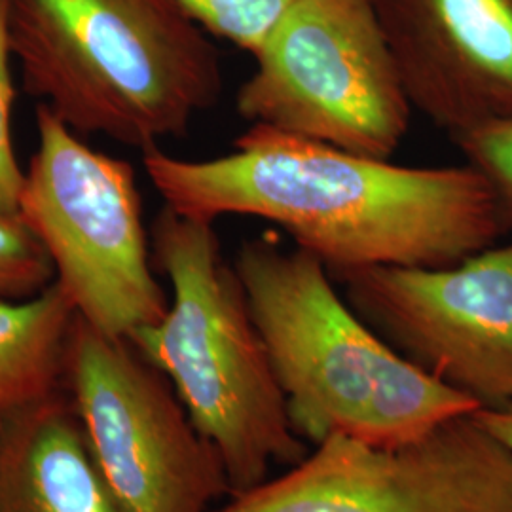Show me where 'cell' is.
<instances>
[{"instance_id": "cell-17", "label": "cell", "mask_w": 512, "mask_h": 512, "mask_svg": "<svg viewBox=\"0 0 512 512\" xmlns=\"http://www.w3.org/2000/svg\"><path fill=\"white\" fill-rule=\"evenodd\" d=\"M476 418L494 435L512 450V403L497 410H478Z\"/></svg>"}, {"instance_id": "cell-13", "label": "cell", "mask_w": 512, "mask_h": 512, "mask_svg": "<svg viewBox=\"0 0 512 512\" xmlns=\"http://www.w3.org/2000/svg\"><path fill=\"white\" fill-rule=\"evenodd\" d=\"M203 29L255 55L296 0H177Z\"/></svg>"}, {"instance_id": "cell-7", "label": "cell", "mask_w": 512, "mask_h": 512, "mask_svg": "<svg viewBox=\"0 0 512 512\" xmlns=\"http://www.w3.org/2000/svg\"><path fill=\"white\" fill-rule=\"evenodd\" d=\"M63 387L120 511L211 512L232 494L217 448L129 338L76 313Z\"/></svg>"}, {"instance_id": "cell-3", "label": "cell", "mask_w": 512, "mask_h": 512, "mask_svg": "<svg viewBox=\"0 0 512 512\" xmlns=\"http://www.w3.org/2000/svg\"><path fill=\"white\" fill-rule=\"evenodd\" d=\"M234 268L300 439L397 448L480 410L370 329L310 253L249 239Z\"/></svg>"}, {"instance_id": "cell-16", "label": "cell", "mask_w": 512, "mask_h": 512, "mask_svg": "<svg viewBox=\"0 0 512 512\" xmlns=\"http://www.w3.org/2000/svg\"><path fill=\"white\" fill-rule=\"evenodd\" d=\"M8 0H0V213H19L25 171L19 167L12 141L14 84L10 73Z\"/></svg>"}, {"instance_id": "cell-2", "label": "cell", "mask_w": 512, "mask_h": 512, "mask_svg": "<svg viewBox=\"0 0 512 512\" xmlns=\"http://www.w3.org/2000/svg\"><path fill=\"white\" fill-rule=\"evenodd\" d=\"M177 0H8L23 90L76 135L158 147L222 92L217 46Z\"/></svg>"}, {"instance_id": "cell-12", "label": "cell", "mask_w": 512, "mask_h": 512, "mask_svg": "<svg viewBox=\"0 0 512 512\" xmlns=\"http://www.w3.org/2000/svg\"><path fill=\"white\" fill-rule=\"evenodd\" d=\"M76 308L54 281L19 302L0 300V416L61 393Z\"/></svg>"}, {"instance_id": "cell-11", "label": "cell", "mask_w": 512, "mask_h": 512, "mask_svg": "<svg viewBox=\"0 0 512 512\" xmlns=\"http://www.w3.org/2000/svg\"><path fill=\"white\" fill-rule=\"evenodd\" d=\"M0 512H122L65 389L0 416Z\"/></svg>"}, {"instance_id": "cell-10", "label": "cell", "mask_w": 512, "mask_h": 512, "mask_svg": "<svg viewBox=\"0 0 512 512\" xmlns=\"http://www.w3.org/2000/svg\"><path fill=\"white\" fill-rule=\"evenodd\" d=\"M404 90L452 139L512 122V0H374Z\"/></svg>"}, {"instance_id": "cell-5", "label": "cell", "mask_w": 512, "mask_h": 512, "mask_svg": "<svg viewBox=\"0 0 512 512\" xmlns=\"http://www.w3.org/2000/svg\"><path fill=\"white\" fill-rule=\"evenodd\" d=\"M253 59L243 120L380 160L401 147L414 109L374 0H296Z\"/></svg>"}, {"instance_id": "cell-6", "label": "cell", "mask_w": 512, "mask_h": 512, "mask_svg": "<svg viewBox=\"0 0 512 512\" xmlns=\"http://www.w3.org/2000/svg\"><path fill=\"white\" fill-rule=\"evenodd\" d=\"M19 215L52 258L55 281L95 329L129 338L156 325L169 298L152 274L133 167L84 145L44 103Z\"/></svg>"}, {"instance_id": "cell-8", "label": "cell", "mask_w": 512, "mask_h": 512, "mask_svg": "<svg viewBox=\"0 0 512 512\" xmlns=\"http://www.w3.org/2000/svg\"><path fill=\"white\" fill-rule=\"evenodd\" d=\"M211 512H512V450L476 414L397 448L334 437Z\"/></svg>"}, {"instance_id": "cell-14", "label": "cell", "mask_w": 512, "mask_h": 512, "mask_svg": "<svg viewBox=\"0 0 512 512\" xmlns=\"http://www.w3.org/2000/svg\"><path fill=\"white\" fill-rule=\"evenodd\" d=\"M54 281L52 258L21 215L0 213V300H29Z\"/></svg>"}, {"instance_id": "cell-4", "label": "cell", "mask_w": 512, "mask_h": 512, "mask_svg": "<svg viewBox=\"0 0 512 512\" xmlns=\"http://www.w3.org/2000/svg\"><path fill=\"white\" fill-rule=\"evenodd\" d=\"M152 251L171 285L169 308L129 340L217 448L232 494L251 490L274 463L293 467L310 452L294 431L241 279L213 224L169 207L152 224Z\"/></svg>"}, {"instance_id": "cell-9", "label": "cell", "mask_w": 512, "mask_h": 512, "mask_svg": "<svg viewBox=\"0 0 512 512\" xmlns=\"http://www.w3.org/2000/svg\"><path fill=\"white\" fill-rule=\"evenodd\" d=\"M370 329L480 410L512 403V239L444 268L330 274Z\"/></svg>"}, {"instance_id": "cell-1", "label": "cell", "mask_w": 512, "mask_h": 512, "mask_svg": "<svg viewBox=\"0 0 512 512\" xmlns=\"http://www.w3.org/2000/svg\"><path fill=\"white\" fill-rule=\"evenodd\" d=\"M143 167L175 213L211 224L226 215L268 220L330 274L444 268L511 232L475 165L391 164L260 124L230 154L183 160L152 147Z\"/></svg>"}, {"instance_id": "cell-15", "label": "cell", "mask_w": 512, "mask_h": 512, "mask_svg": "<svg viewBox=\"0 0 512 512\" xmlns=\"http://www.w3.org/2000/svg\"><path fill=\"white\" fill-rule=\"evenodd\" d=\"M454 143L467 164L475 165L492 183L512 230V122L461 133Z\"/></svg>"}]
</instances>
